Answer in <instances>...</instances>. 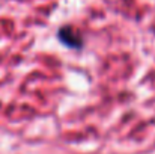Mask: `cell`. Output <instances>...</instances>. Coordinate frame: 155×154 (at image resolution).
Listing matches in <instances>:
<instances>
[{
  "instance_id": "obj_1",
  "label": "cell",
  "mask_w": 155,
  "mask_h": 154,
  "mask_svg": "<svg viewBox=\"0 0 155 154\" xmlns=\"http://www.w3.org/2000/svg\"><path fill=\"white\" fill-rule=\"evenodd\" d=\"M57 36H59L60 43H63L66 47H71V49H81V46H83L81 35H80L72 26H63V27H60Z\"/></svg>"
}]
</instances>
